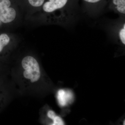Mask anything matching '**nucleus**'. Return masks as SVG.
I'll return each mask as SVG.
<instances>
[{
  "instance_id": "obj_4",
  "label": "nucleus",
  "mask_w": 125,
  "mask_h": 125,
  "mask_svg": "<svg viewBox=\"0 0 125 125\" xmlns=\"http://www.w3.org/2000/svg\"><path fill=\"white\" fill-rule=\"evenodd\" d=\"M73 96L71 91L60 90L58 92L57 98L60 105L64 106L73 100Z\"/></svg>"
},
{
  "instance_id": "obj_5",
  "label": "nucleus",
  "mask_w": 125,
  "mask_h": 125,
  "mask_svg": "<svg viewBox=\"0 0 125 125\" xmlns=\"http://www.w3.org/2000/svg\"><path fill=\"white\" fill-rule=\"evenodd\" d=\"M47 116L53 121L52 125H64V122L60 117L56 115L55 112L52 110H49L47 113Z\"/></svg>"
},
{
  "instance_id": "obj_1",
  "label": "nucleus",
  "mask_w": 125,
  "mask_h": 125,
  "mask_svg": "<svg viewBox=\"0 0 125 125\" xmlns=\"http://www.w3.org/2000/svg\"><path fill=\"white\" fill-rule=\"evenodd\" d=\"M22 66L24 71V77L32 83L37 82L41 76L40 66L35 58L31 56L24 57L22 61Z\"/></svg>"
},
{
  "instance_id": "obj_2",
  "label": "nucleus",
  "mask_w": 125,
  "mask_h": 125,
  "mask_svg": "<svg viewBox=\"0 0 125 125\" xmlns=\"http://www.w3.org/2000/svg\"><path fill=\"white\" fill-rule=\"evenodd\" d=\"M10 0H0V20L7 23L11 22L15 19L16 12L13 8L10 7Z\"/></svg>"
},
{
  "instance_id": "obj_9",
  "label": "nucleus",
  "mask_w": 125,
  "mask_h": 125,
  "mask_svg": "<svg viewBox=\"0 0 125 125\" xmlns=\"http://www.w3.org/2000/svg\"><path fill=\"white\" fill-rule=\"evenodd\" d=\"M119 37L121 41L125 45V24H124L123 27L122 29L120 30L119 34Z\"/></svg>"
},
{
  "instance_id": "obj_7",
  "label": "nucleus",
  "mask_w": 125,
  "mask_h": 125,
  "mask_svg": "<svg viewBox=\"0 0 125 125\" xmlns=\"http://www.w3.org/2000/svg\"><path fill=\"white\" fill-rule=\"evenodd\" d=\"M10 38L6 34L3 33L0 35V52L2 51L4 47L9 44Z\"/></svg>"
},
{
  "instance_id": "obj_3",
  "label": "nucleus",
  "mask_w": 125,
  "mask_h": 125,
  "mask_svg": "<svg viewBox=\"0 0 125 125\" xmlns=\"http://www.w3.org/2000/svg\"><path fill=\"white\" fill-rule=\"evenodd\" d=\"M68 0H49L45 3L43 6L44 11L51 13L62 8L65 5Z\"/></svg>"
},
{
  "instance_id": "obj_11",
  "label": "nucleus",
  "mask_w": 125,
  "mask_h": 125,
  "mask_svg": "<svg viewBox=\"0 0 125 125\" xmlns=\"http://www.w3.org/2000/svg\"><path fill=\"white\" fill-rule=\"evenodd\" d=\"M123 125H125V121H124V122H123Z\"/></svg>"
},
{
  "instance_id": "obj_6",
  "label": "nucleus",
  "mask_w": 125,
  "mask_h": 125,
  "mask_svg": "<svg viewBox=\"0 0 125 125\" xmlns=\"http://www.w3.org/2000/svg\"><path fill=\"white\" fill-rule=\"evenodd\" d=\"M113 2L116 6L117 10L119 13L125 14V0H113Z\"/></svg>"
},
{
  "instance_id": "obj_10",
  "label": "nucleus",
  "mask_w": 125,
  "mask_h": 125,
  "mask_svg": "<svg viewBox=\"0 0 125 125\" xmlns=\"http://www.w3.org/2000/svg\"><path fill=\"white\" fill-rule=\"evenodd\" d=\"M84 0L90 3H96V2H98L101 0Z\"/></svg>"
},
{
  "instance_id": "obj_8",
  "label": "nucleus",
  "mask_w": 125,
  "mask_h": 125,
  "mask_svg": "<svg viewBox=\"0 0 125 125\" xmlns=\"http://www.w3.org/2000/svg\"><path fill=\"white\" fill-rule=\"evenodd\" d=\"M29 2L33 7H40L42 5L45 0H28Z\"/></svg>"
}]
</instances>
